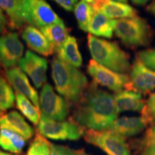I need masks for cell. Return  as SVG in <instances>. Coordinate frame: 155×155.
<instances>
[{
	"mask_svg": "<svg viewBox=\"0 0 155 155\" xmlns=\"http://www.w3.org/2000/svg\"><path fill=\"white\" fill-rule=\"evenodd\" d=\"M118 114L114 96L93 81L75 105L71 119L88 129L103 131L109 129Z\"/></svg>",
	"mask_w": 155,
	"mask_h": 155,
	"instance_id": "cell-1",
	"label": "cell"
},
{
	"mask_svg": "<svg viewBox=\"0 0 155 155\" xmlns=\"http://www.w3.org/2000/svg\"><path fill=\"white\" fill-rule=\"evenodd\" d=\"M52 78L57 91L69 105L80 101L88 86V79L78 68L55 57L52 61Z\"/></svg>",
	"mask_w": 155,
	"mask_h": 155,
	"instance_id": "cell-2",
	"label": "cell"
},
{
	"mask_svg": "<svg viewBox=\"0 0 155 155\" xmlns=\"http://www.w3.org/2000/svg\"><path fill=\"white\" fill-rule=\"evenodd\" d=\"M87 40L94 61L119 73L124 74L131 71L129 54L116 42L98 38L91 34L88 35Z\"/></svg>",
	"mask_w": 155,
	"mask_h": 155,
	"instance_id": "cell-3",
	"label": "cell"
},
{
	"mask_svg": "<svg viewBox=\"0 0 155 155\" xmlns=\"http://www.w3.org/2000/svg\"><path fill=\"white\" fill-rule=\"evenodd\" d=\"M113 26L116 35L131 48L149 45L154 37V31L150 25L144 19L138 16L113 19Z\"/></svg>",
	"mask_w": 155,
	"mask_h": 155,
	"instance_id": "cell-4",
	"label": "cell"
},
{
	"mask_svg": "<svg viewBox=\"0 0 155 155\" xmlns=\"http://www.w3.org/2000/svg\"><path fill=\"white\" fill-rule=\"evenodd\" d=\"M38 129L40 134L54 140H77L86 130L71 118L61 121L40 118Z\"/></svg>",
	"mask_w": 155,
	"mask_h": 155,
	"instance_id": "cell-5",
	"label": "cell"
},
{
	"mask_svg": "<svg viewBox=\"0 0 155 155\" xmlns=\"http://www.w3.org/2000/svg\"><path fill=\"white\" fill-rule=\"evenodd\" d=\"M83 137L88 144L98 147L108 155H132L124 137L110 130L86 129Z\"/></svg>",
	"mask_w": 155,
	"mask_h": 155,
	"instance_id": "cell-6",
	"label": "cell"
},
{
	"mask_svg": "<svg viewBox=\"0 0 155 155\" xmlns=\"http://www.w3.org/2000/svg\"><path fill=\"white\" fill-rule=\"evenodd\" d=\"M40 118L53 121H64L69 114V104L67 101L55 94L50 84H45L40 92Z\"/></svg>",
	"mask_w": 155,
	"mask_h": 155,
	"instance_id": "cell-7",
	"label": "cell"
},
{
	"mask_svg": "<svg viewBox=\"0 0 155 155\" xmlns=\"http://www.w3.org/2000/svg\"><path fill=\"white\" fill-rule=\"evenodd\" d=\"M25 22L39 29L61 22L52 7L45 0H22Z\"/></svg>",
	"mask_w": 155,
	"mask_h": 155,
	"instance_id": "cell-8",
	"label": "cell"
},
{
	"mask_svg": "<svg viewBox=\"0 0 155 155\" xmlns=\"http://www.w3.org/2000/svg\"><path fill=\"white\" fill-rule=\"evenodd\" d=\"M87 72L92 77L95 83L116 93L122 91L130 81L129 75L115 72L94 60L89 61Z\"/></svg>",
	"mask_w": 155,
	"mask_h": 155,
	"instance_id": "cell-9",
	"label": "cell"
},
{
	"mask_svg": "<svg viewBox=\"0 0 155 155\" xmlns=\"http://www.w3.org/2000/svg\"><path fill=\"white\" fill-rule=\"evenodd\" d=\"M24 45L17 32L0 35V65L6 69L16 66L22 57Z\"/></svg>",
	"mask_w": 155,
	"mask_h": 155,
	"instance_id": "cell-10",
	"label": "cell"
},
{
	"mask_svg": "<svg viewBox=\"0 0 155 155\" xmlns=\"http://www.w3.org/2000/svg\"><path fill=\"white\" fill-rule=\"evenodd\" d=\"M130 81L126 86L129 91L147 94L155 89V71L145 66L138 59L131 68Z\"/></svg>",
	"mask_w": 155,
	"mask_h": 155,
	"instance_id": "cell-11",
	"label": "cell"
},
{
	"mask_svg": "<svg viewBox=\"0 0 155 155\" xmlns=\"http://www.w3.org/2000/svg\"><path fill=\"white\" fill-rule=\"evenodd\" d=\"M18 65L19 68L30 76L37 88H41L45 83L48 62L45 58L28 50L25 57L19 61Z\"/></svg>",
	"mask_w": 155,
	"mask_h": 155,
	"instance_id": "cell-12",
	"label": "cell"
},
{
	"mask_svg": "<svg viewBox=\"0 0 155 155\" xmlns=\"http://www.w3.org/2000/svg\"><path fill=\"white\" fill-rule=\"evenodd\" d=\"M7 81L10 83L13 87L19 94L30 99L32 104L40 110L38 94L33 87L31 86L28 77L20 68L17 67L7 69L5 72Z\"/></svg>",
	"mask_w": 155,
	"mask_h": 155,
	"instance_id": "cell-13",
	"label": "cell"
},
{
	"mask_svg": "<svg viewBox=\"0 0 155 155\" xmlns=\"http://www.w3.org/2000/svg\"><path fill=\"white\" fill-rule=\"evenodd\" d=\"M22 38L29 48L40 55L49 56L55 52V48L41 31L33 26L25 27L22 32Z\"/></svg>",
	"mask_w": 155,
	"mask_h": 155,
	"instance_id": "cell-14",
	"label": "cell"
},
{
	"mask_svg": "<svg viewBox=\"0 0 155 155\" xmlns=\"http://www.w3.org/2000/svg\"><path fill=\"white\" fill-rule=\"evenodd\" d=\"M148 125L142 116L123 117L117 119L107 130L111 131L123 137H130L138 134Z\"/></svg>",
	"mask_w": 155,
	"mask_h": 155,
	"instance_id": "cell-15",
	"label": "cell"
},
{
	"mask_svg": "<svg viewBox=\"0 0 155 155\" xmlns=\"http://www.w3.org/2000/svg\"><path fill=\"white\" fill-rule=\"evenodd\" d=\"M0 128H6L30 139L34 134V129L25 121L24 117L16 111L0 115Z\"/></svg>",
	"mask_w": 155,
	"mask_h": 155,
	"instance_id": "cell-16",
	"label": "cell"
},
{
	"mask_svg": "<svg viewBox=\"0 0 155 155\" xmlns=\"http://www.w3.org/2000/svg\"><path fill=\"white\" fill-rule=\"evenodd\" d=\"M114 101L119 113L122 111H141L144 107L145 101L139 93L125 90L116 93Z\"/></svg>",
	"mask_w": 155,
	"mask_h": 155,
	"instance_id": "cell-17",
	"label": "cell"
},
{
	"mask_svg": "<svg viewBox=\"0 0 155 155\" xmlns=\"http://www.w3.org/2000/svg\"><path fill=\"white\" fill-rule=\"evenodd\" d=\"M0 8L7 14L12 28L19 30L24 27L26 22L22 0H0Z\"/></svg>",
	"mask_w": 155,
	"mask_h": 155,
	"instance_id": "cell-18",
	"label": "cell"
},
{
	"mask_svg": "<svg viewBox=\"0 0 155 155\" xmlns=\"http://www.w3.org/2000/svg\"><path fill=\"white\" fill-rule=\"evenodd\" d=\"M57 57L65 63L78 68L82 65L83 59L78 49L76 39L70 35L66 41L56 51Z\"/></svg>",
	"mask_w": 155,
	"mask_h": 155,
	"instance_id": "cell-19",
	"label": "cell"
},
{
	"mask_svg": "<svg viewBox=\"0 0 155 155\" xmlns=\"http://www.w3.org/2000/svg\"><path fill=\"white\" fill-rule=\"evenodd\" d=\"M88 32L98 37L111 38L114 32L113 19L101 12H95Z\"/></svg>",
	"mask_w": 155,
	"mask_h": 155,
	"instance_id": "cell-20",
	"label": "cell"
},
{
	"mask_svg": "<svg viewBox=\"0 0 155 155\" xmlns=\"http://www.w3.org/2000/svg\"><path fill=\"white\" fill-rule=\"evenodd\" d=\"M48 41L55 48V52L66 41L69 35V30L63 21L59 23L49 25L40 29Z\"/></svg>",
	"mask_w": 155,
	"mask_h": 155,
	"instance_id": "cell-21",
	"label": "cell"
},
{
	"mask_svg": "<svg viewBox=\"0 0 155 155\" xmlns=\"http://www.w3.org/2000/svg\"><path fill=\"white\" fill-rule=\"evenodd\" d=\"M25 139L22 136L6 128H0V147L5 150L19 154L25 146Z\"/></svg>",
	"mask_w": 155,
	"mask_h": 155,
	"instance_id": "cell-22",
	"label": "cell"
},
{
	"mask_svg": "<svg viewBox=\"0 0 155 155\" xmlns=\"http://www.w3.org/2000/svg\"><path fill=\"white\" fill-rule=\"evenodd\" d=\"M99 12L112 19L132 18L137 16V11L126 3L109 1L101 7Z\"/></svg>",
	"mask_w": 155,
	"mask_h": 155,
	"instance_id": "cell-23",
	"label": "cell"
},
{
	"mask_svg": "<svg viewBox=\"0 0 155 155\" xmlns=\"http://www.w3.org/2000/svg\"><path fill=\"white\" fill-rule=\"evenodd\" d=\"M73 11L79 28L85 32H88L95 12L92 6L84 0H81L75 6Z\"/></svg>",
	"mask_w": 155,
	"mask_h": 155,
	"instance_id": "cell-24",
	"label": "cell"
},
{
	"mask_svg": "<svg viewBox=\"0 0 155 155\" xmlns=\"http://www.w3.org/2000/svg\"><path fill=\"white\" fill-rule=\"evenodd\" d=\"M15 97H16L17 106L19 111L32 123H33L35 126H38L40 120V110L30 101V99L23 96L22 94L16 92Z\"/></svg>",
	"mask_w": 155,
	"mask_h": 155,
	"instance_id": "cell-25",
	"label": "cell"
},
{
	"mask_svg": "<svg viewBox=\"0 0 155 155\" xmlns=\"http://www.w3.org/2000/svg\"><path fill=\"white\" fill-rule=\"evenodd\" d=\"M16 97L12 88L2 75L0 74V109L6 111L14 106Z\"/></svg>",
	"mask_w": 155,
	"mask_h": 155,
	"instance_id": "cell-26",
	"label": "cell"
},
{
	"mask_svg": "<svg viewBox=\"0 0 155 155\" xmlns=\"http://www.w3.org/2000/svg\"><path fill=\"white\" fill-rule=\"evenodd\" d=\"M141 116L148 125L155 124V92L152 93L146 102L141 111Z\"/></svg>",
	"mask_w": 155,
	"mask_h": 155,
	"instance_id": "cell-27",
	"label": "cell"
},
{
	"mask_svg": "<svg viewBox=\"0 0 155 155\" xmlns=\"http://www.w3.org/2000/svg\"><path fill=\"white\" fill-rule=\"evenodd\" d=\"M137 59L148 68L155 71V48L139 51L137 55Z\"/></svg>",
	"mask_w": 155,
	"mask_h": 155,
	"instance_id": "cell-28",
	"label": "cell"
},
{
	"mask_svg": "<svg viewBox=\"0 0 155 155\" xmlns=\"http://www.w3.org/2000/svg\"><path fill=\"white\" fill-rule=\"evenodd\" d=\"M50 155H80L79 150H73L69 147L51 144L50 142Z\"/></svg>",
	"mask_w": 155,
	"mask_h": 155,
	"instance_id": "cell-29",
	"label": "cell"
},
{
	"mask_svg": "<svg viewBox=\"0 0 155 155\" xmlns=\"http://www.w3.org/2000/svg\"><path fill=\"white\" fill-rule=\"evenodd\" d=\"M136 144H139V147L144 145H155V124L147 129L142 141L138 144L136 143Z\"/></svg>",
	"mask_w": 155,
	"mask_h": 155,
	"instance_id": "cell-30",
	"label": "cell"
},
{
	"mask_svg": "<svg viewBox=\"0 0 155 155\" xmlns=\"http://www.w3.org/2000/svg\"><path fill=\"white\" fill-rule=\"evenodd\" d=\"M27 155H40V134H36L35 138L29 147Z\"/></svg>",
	"mask_w": 155,
	"mask_h": 155,
	"instance_id": "cell-31",
	"label": "cell"
},
{
	"mask_svg": "<svg viewBox=\"0 0 155 155\" xmlns=\"http://www.w3.org/2000/svg\"><path fill=\"white\" fill-rule=\"evenodd\" d=\"M58 5L63 7L67 11H73L75 8V6L78 3V0H53Z\"/></svg>",
	"mask_w": 155,
	"mask_h": 155,
	"instance_id": "cell-32",
	"label": "cell"
},
{
	"mask_svg": "<svg viewBox=\"0 0 155 155\" xmlns=\"http://www.w3.org/2000/svg\"><path fill=\"white\" fill-rule=\"evenodd\" d=\"M40 134V133H39ZM40 155H50V142L40 134Z\"/></svg>",
	"mask_w": 155,
	"mask_h": 155,
	"instance_id": "cell-33",
	"label": "cell"
},
{
	"mask_svg": "<svg viewBox=\"0 0 155 155\" xmlns=\"http://www.w3.org/2000/svg\"><path fill=\"white\" fill-rule=\"evenodd\" d=\"M8 26H9V19L4 14L2 9L0 8V35L7 33Z\"/></svg>",
	"mask_w": 155,
	"mask_h": 155,
	"instance_id": "cell-34",
	"label": "cell"
},
{
	"mask_svg": "<svg viewBox=\"0 0 155 155\" xmlns=\"http://www.w3.org/2000/svg\"><path fill=\"white\" fill-rule=\"evenodd\" d=\"M109 1H111V0H86V2H87L92 6L94 12L99 11L101 7L104 4L107 3Z\"/></svg>",
	"mask_w": 155,
	"mask_h": 155,
	"instance_id": "cell-35",
	"label": "cell"
},
{
	"mask_svg": "<svg viewBox=\"0 0 155 155\" xmlns=\"http://www.w3.org/2000/svg\"><path fill=\"white\" fill-rule=\"evenodd\" d=\"M140 155H155V145H144L139 147Z\"/></svg>",
	"mask_w": 155,
	"mask_h": 155,
	"instance_id": "cell-36",
	"label": "cell"
},
{
	"mask_svg": "<svg viewBox=\"0 0 155 155\" xmlns=\"http://www.w3.org/2000/svg\"><path fill=\"white\" fill-rule=\"evenodd\" d=\"M147 11L152 14L153 16L155 17V1H153L150 5H149L147 7Z\"/></svg>",
	"mask_w": 155,
	"mask_h": 155,
	"instance_id": "cell-37",
	"label": "cell"
},
{
	"mask_svg": "<svg viewBox=\"0 0 155 155\" xmlns=\"http://www.w3.org/2000/svg\"><path fill=\"white\" fill-rule=\"evenodd\" d=\"M150 1H151V0H131V2H132L134 5L139 6L146 5V4L148 3Z\"/></svg>",
	"mask_w": 155,
	"mask_h": 155,
	"instance_id": "cell-38",
	"label": "cell"
},
{
	"mask_svg": "<svg viewBox=\"0 0 155 155\" xmlns=\"http://www.w3.org/2000/svg\"><path fill=\"white\" fill-rule=\"evenodd\" d=\"M112 2H121V3H127L128 0H111Z\"/></svg>",
	"mask_w": 155,
	"mask_h": 155,
	"instance_id": "cell-39",
	"label": "cell"
},
{
	"mask_svg": "<svg viewBox=\"0 0 155 155\" xmlns=\"http://www.w3.org/2000/svg\"><path fill=\"white\" fill-rule=\"evenodd\" d=\"M79 154H80V155H89L88 154H86L83 150H79Z\"/></svg>",
	"mask_w": 155,
	"mask_h": 155,
	"instance_id": "cell-40",
	"label": "cell"
},
{
	"mask_svg": "<svg viewBox=\"0 0 155 155\" xmlns=\"http://www.w3.org/2000/svg\"><path fill=\"white\" fill-rule=\"evenodd\" d=\"M0 155H13V154H9V153H6V152H4L0 150Z\"/></svg>",
	"mask_w": 155,
	"mask_h": 155,
	"instance_id": "cell-41",
	"label": "cell"
},
{
	"mask_svg": "<svg viewBox=\"0 0 155 155\" xmlns=\"http://www.w3.org/2000/svg\"><path fill=\"white\" fill-rule=\"evenodd\" d=\"M2 110L0 109V115H2Z\"/></svg>",
	"mask_w": 155,
	"mask_h": 155,
	"instance_id": "cell-42",
	"label": "cell"
},
{
	"mask_svg": "<svg viewBox=\"0 0 155 155\" xmlns=\"http://www.w3.org/2000/svg\"><path fill=\"white\" fill-rule=\"evenodd\" d=\"M84 1H86V0H84Z\"/></svg>",
	"mask_w": 155,
	"mask_h": 155,
	"instance_id": "cell-43",
	"label": "cell"
}]
</instances>
